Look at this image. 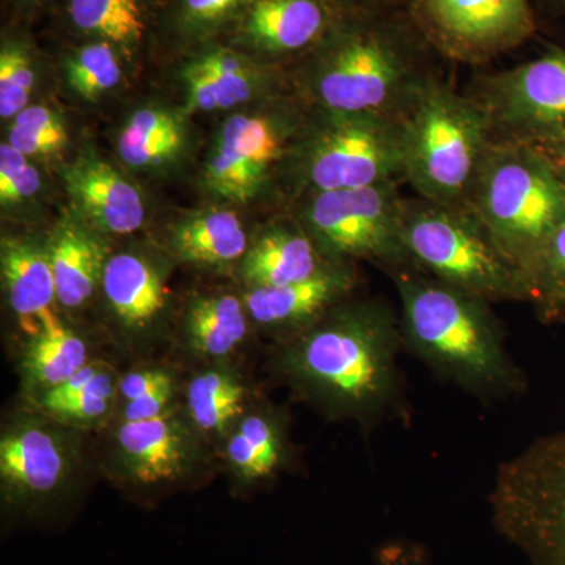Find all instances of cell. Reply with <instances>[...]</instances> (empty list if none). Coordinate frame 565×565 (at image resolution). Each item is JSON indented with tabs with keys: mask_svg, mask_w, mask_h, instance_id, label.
<instances>
[{
	"mask_svg": "<svg viewBox=\"0 0 565 565\" xmlns=\"http://www.w3.org/2000/svg\"><path fill=\"white\" fill-rule=\"evenodd\" d=\"M57 303L65 310L85 307L102 288L107 258L104 245L79 223L66 221L55 228L47 245Z\"/></svg>",
	"mask_w": 565,
	"mask_h": 565,
	"instance_id": "25",
	"label": "cell"
},
{
	"mask_svg": "<svg viewBox=\"0 0 565 565\" xmlns=\"http://www.w3.org/2000/svg\"><path fill=\"white\" fill-rule=\"evenodd\" d=\"M68 141L62 118L46 106H28L13 118L9 143L28 158L58 154Z\"/></svg>",
	"mask_w": 565,
	"mask_h": 565,
	"instance_id": "36",
	"label": "cell"
},
{
	"mask_svg": "<svg viewBox=\"0 0 565 565\" xmlns=\"http://www.w3.org/2000/svg\"><path fill=\"white\" fill-rule=\"evenodd\" d=\"M41 188L40 172L9 141L0 145V203L11 206L32 199Z\"/></svg>",
	"mask_w": 565,
	"mask_h": 565,
	"instance_id": "37",
	"label": "cell"
},
{
	"mask_svg": "<svg viewBox=\"0 0 565 565\" xmlns=\"http://www.w3.org/2000/svg\"><path fill=\"white\" fill-rule=\"evenodd\" d=\"M223 445L226 463L244 487L269 482L291 462L288 419L269 405L248 408Z\"/></svg>",
	"mask_w": 565,
	"mask_h": 565,
	"instance_id": "20",
	"label": "cell"
},
{
	"mask_svg": "<svg viewBox=\"0 0 565 565\" xmlns=\"http://www.w3.org/2000/svg\"><path fill=\"white\" fill-rule=\"evenodd\" d=\"M471 98L484 110L490 136L533 145L565 136V50L479 79Z\"/></svg>",
	"mask_w": 565,
	"mask_h": 565,
	"instance_id": "11",
	"label": "cell"
},
{
	"mask_svg": "<svg viewBox=\"0 0 565 565\" xmlns=\"http://www.w3.org/2000/svg\"><path fill=\"white\" fill-rule=\"evenodd\" d=\"M433 52L405 7L341 13L305 55L299 84L323 114L401 120L435 76Z\"/></svg>",
	"mask_w": 565,
	"mask_h": 565,
	"instance_id": "2",
	"label": "cell"
},
{
	"mask_svg": "<svg viewBox=\"0 0 565 565\" xmlns=\"http://www.w3.org/2000/svg\"><path fill=\"white\" fill-rule=\"evenodd\" d=\"M405 181L430 202L467 204L492 145L484 110L434 76L401 117Z\"/></svg>",
	"mask_w": 565,
	"mask_h": 565,
	"instance_id": "5",
	"label": "cell"
},
{
	"mask_svg": "<svg viewBox=\"0 0 565 565\" xmlns=\"http://www.w3.org/2000/svg\"><path fill=\"white\" fill-rule=\"evenodd\" d=\"M90 362L87 341L54 311L29 334L20 363L22 390L32 399L65 384Z\"/></svg>",
	"mask_w": 565,
	"mask_h": 565,
	"instance_id": "24",
	"label": "cell"
},
{
	"mask_svg": "<svg viewBox=\"0 0 565 565\" xmlns=\"http://www.w3.org/2000/svg\"><path fill=\"white\" fill-rule=\"evenodd\" d=\"M530 302L545 326L565 323V218L539 253L527 275Z\"/></svg>",
	"mask_w": 565,
	"mask_h": 565,
	"instance_id": "34",
	"label": "cell"
},
{
	"mask_svg": "<svg viewBox=\"0 0 565 565\" xmlns=\"http://www.w3.org/2000/svg\"><path fill=\"white\" fill-rule=\"evenodd\" d=\"M118 384L120 375L103 362L90 384L81 392L57 399L39 397L31 403L36 412L70 429H93L103 426L117 412Z\"/></svg>",
	"mask_w": 565,
	"mask_h": 565,
	"instance_id": "31",
	"label": "cell"
},
{
	"mask_svg": "<svg viewBox=\"0 0 565 565\" xmlns=\"http://www.w3.org/2000/svg\"><path fill=\"white\" fill-rule=\"evenodd\" d=\"M250 318L243 300L233 294H206L189 303L184 338L189 351L204 360L226 359L248 334Z\"/></svg>",
	"mask_w": 565,
	"mask_h": 565,
	"instance_id": "27",
	"label": "cell"
},
{
	"mask_svg": "<svg viewBox=\"0 0 565 565\" xmlns=\"http://www.w3.org/2000/svg\"><path fill=\"white\" fill-rule=\"evenodd\" d=\"M3 291L22 329L35 332L41 319L54 313L57 303L47 247L24 237H3L0 245Z\"/></svg>",
	"mask_w": 565,
	"mask_h": 565,
	"instance_id": "22",
	"label": "cell"
},
{
	"mask_svg": "<svg viewBox=\"0 0 565 565\" xmlns=\"http://www.w3.org/2000/svg\"><path fill=\"white\" fill-rule=\"evenodd\" d=\"M308 121L282 107L269 114L233 115L223 125L206 162L210 191L233 203L252 202L275 167L288 162Z\"/></svg>",
	"mask_w": 565,
	"mask_h": 565,
	"instance_id": "13",
	"label": "cell"
},
{
	"mask_svg": "<svg viewBox=\"0 0 565 565\" xmlns=\"http://www.w3.org/2000/svg\"><path fill=\"white\" fill-rule=\"evenodd\" d=\"M533 147L544 156L552 169L555 170L557 178L565 184V136L533 145Z\"/></svg>",
	"mask_w": 565,
	"mask_h": 565,
	"instance_id": "39",
	"label": "cell"
},
{
	"mask_svg": "<svg viewBox=\"0 0 565 565\" xmlns=\"http://www.w3.org/2000/svg\"><path fill=\"white\" fill-rule=\"evenodd\" d=\"M166 0H62L66 29L81 41L115 44L128 58L159 28Z\"/></svg>",
	"mask_w": 565,
	"mask_h": 565,
	"instance_id": "21",
	"label": "cell"
},
{
	"mask_svg": "<svg viewBox=\"0 0 565 565\" xmlns=\"http://www.w3.org/2000/svg\"><path fill=\"white\" fill-rule=\"evenodd\" d=\"M125 61L128 57L109 41L88 40L65 55L63 70L70 87L82 98L95 102L120 84Z\"/></svg>",
	"mask_w": 565,
	"mask_h": 565,
	"instance_id": "32",
	"label": "cell"
},
{
	"mask_svg": "<svg viewBox=\"0 0 565 565\" xmlns=\"http://www.w3.org/2000/svg\"><path fill=\"white\" fill-rule=\"evenodd\" d=\"M177 377L162 366L128 371L118 384V422H145L158 418L174 407Z\"/></svg>",
	"mask_w": 565,
	"mask_h": 565,
	"instance_id": "33",
	"label": "cell"
},
{
	"mask_svg": "<svg viewBox=\"0 0 565 565\" xmlns=\"http://www.w3.org/2000/svg\"><path fill=\"white\" fill-rule=\"evenodd\" d=\"M81 467L73 429L40 412L11 418L0 435L3 514L36 522L57 511Z\"/></svg>",
	"mask_w": 565,
	"mask_h": 565,
	"instance_id": "10",
	"label": "cell"
},
{
	"mask_svg": "<svg viewBox=\"0 0 565 565\" xmlns=\"http://www.w3.org/2000/svg\"><path fill=\"white\" fill-rule=\"evenodd\" d=\"M184 126L170 111L145 107L129 118L118 137V152L134 169H150L172 161L184 147Z\"/></svg>",
	"mask_w": 565,
	"mask_h": 565,
	"instance_id": "29",
	"label": "cell"
},
{
	"mask_svg": "<svg viewBox=\"0 0 565 565\" xmlns=\"http://www.w3.org/2000/svg\"><path fill=\"white\" fill-rule=\"evenodd\" d=\"M359 286L353 263H338L308 280L253 288L244 296L248 318L256 326L285 338L303 332L338 305L351 299Z\"/></svg>",
	"mask_w": 565,
	"mask_h": 565,
	"instance_id": "16",
	"label": "cell"
},
{
	"mask_svg": "<svg viewBox=\"0 0 565 565\" xmlns=\"http://www.w3.org/2000/svg\"><path fill=\"white\" fill-rule=\"evenodd\" d=\"M250 0H166L158 31L180 46L218 41L233 28Z\"/></svg>",
	"mask_w": 565,
	"mask_h": 565,
	"instance_id": "30",
	"label": "cell"
},
{
	"mask_svg": "<svg viewBox=\"0 0 565 565\" xmlns=\"http://www.w3.org/2000/svg\"><path fill=\"white\" fill-rule=\"evenodd\" d=\"M377 565H434L429 550L414 539H392L375 550Z\"/></svg>",
	"mask_w": 565,
	"mask_h": 565,
	"instance_id": "38",
	"label": "cell"
},
{
	"mask_svg": "<svg viewBox=\"0 0 565 565\" xmlns=\"http://www.w3.org/2000/svg\"><path fill=\"white\" fill-rule=\"evenodd\" d=\"M557 7H559L561 11L565 14V0H555Z\"/></svg>",
	"mask_w": 565,
	"mask_h": 565,
	"instance_id": "42",
	"label": "cell"
},
{
	"mask_svg": "<svg viewBox=\"0 0 565 565\" xmlns=\"http://www.w3.org/2000/svg\"><path fill=\"white\" fill-rule=\"evenodd\" d=\"M329 0H250L234 22L230 46L282 61L313 51L340 18Z\"/></svg>",
	"mask_w": 565,
	"mask_h": 565,
	"instance_id": "15",
	"label": "cell"
},
{
	"mask_svg": "<svg viewBox=\"0 0 565 565\" xmlns=\"http://www.w3.org/2000/svg\"><path fill=\"white\" fill-rule=\"evenodd\" d=\"M66 191L84 221L102 233L131 234L147 218L136 185L102 159L79 158L63 170Z\"/></svg>",
	"mask_w": 565,
	"mask_h": 565,
	"instance_id": "18",
	"label": "cell"
},
{
	"mask_svg": "<svg viewBox=\"0 0 565 565\" xmlns=\"http://www.w3.org/2000/svg\"><path fill=\"white\" fill-rule=\"evenodd\" d=\"M408 14L437 54L484 63L535 33L530 0H407Z\"/></svg>",
	"mask_w": 565,
	"mask_h": 565,
	"instance_id": "12",
	"label": "cell"
},
{
	"mask_svg": "<svg viewBox=\"0 0 565 565\" xmlns=\"http://www.w3.org/2000/svg\"><path fill=\"white\" fill-rule=\"evenodd\" d=\"M204 438L184 408L145 422H118L111 438L115 470L125 484L158 490L181 484L206 459Z\"/></svg>",
	"mask_w": 565,
	"mask_h": 565,
	"instance_id": "14",
	"label": "cell"
},
{
	"mask_svg": "<svg viewBox=\"0 0 565 565\" xmlns=\"http://www.w3.org/2000/svg\"><path fill=\"white\" fill-rule=\"evenodd\" d=\"M35 63L28 41L3 35L0 47V117L10 120L29 106L35 85Z\"/></svg>",
	"mask_w": 565,
	"mask_h": 565,
	"instance_id": "35",
	"label": "cell"
},
{
	"mask_svg": "<svg viewBox=\"0 0 565 565\" xmlns=\"http://www.w3.org/2000/svg\"><path fill=\"white\" fill-rule=\"evenodd\" d=\"M467 206L489 228L527 286L539 253L565 218V184L534 147L492 141Z\"/></svg>",
	"mask_w": 565,
	"mask_h": 565,
	"instance_id": "4",
	"label": "cell"
},
{
	"mask_svg": "<svg viewBox=\"0 0 565 565\" xmlns=\"http://www.w3.org/2000/svg\"><path fill=\"white\" fill-rule=\"evenodd\" d=\"M172 250L181 262L222 269L244 258L248 237L232 211H207L177 226Z\"/></svg>",
	"mask_w": 565,
	"mask_h": 565,
	"instance_id": "28",
	"label": "cell"
},
{
	"mask_svg": "<svg viewBox=\"0 0 565 565\" xmlns=\"http://www.w3.org/2000/svg\"><path fill=\"white\" fill-rule=\"evenodd\" d=\"M102 289L111 313L129 333L150 330L166 307L161 270L137 253H118L107 259Z\"/></svg>",
	"mask_w": 565,
	"mask_h": 565,
	"instance_id": "23",
	"label": "cell"
},
{
	"mask_svg": "<svg viewBox=\"0 0 565 565\" xmlns=\"http://www.w3.org/2000/svg\"><path fill=\"white\" fill-rule=\"evenodd\" d=\"M288 163L305 193L405 181L403 122L319 111Z\"/></svg>",
	"mask_w": 565,
	"mask_h": 565,
	"instance_id": "8",
	"label": "cell"
},
{
	"mask_svg": "<svg viewBox=\"0 0 565 565\" xmlns=\"http://www.w3.org/2000/svg\"><path fill=\"white\" fill-rule=\"evenodd\" d=\"M403 244L418 273L487 302H530L523 275L467 204L405 199Z\"/></svg>",
	"mask_w": 565,
	"mask_h": 565,
	"instance_id": "6",
	"label": "cell"
},
{
	"mask_svg": "<svg viewBox=\"0 0 565 565\" xmlns=\"http://www.w3.org/2000/svg\"><path fill=\"white\" fill-rule=\"evenodd\" d=\"M302 223H278L248 245L241 275L247 288H277L315 277L334 264Z\"/></svg>",
	"mask_w": 565,
	"mask_h": 565,
	"instance_id": "19",
	"label": "cell"
},
{
	"mask_svg": "<svg viewBox=\"0 0 565 565\" xmlns=\"http://www.w3.org/2000/svg\"><path fill=\"white\" fill-rule=\"evenodd\" d=\"M270 74L273 68L222 41L193 47L181 71L192 111L226 110L248 103Z\"/></svg>",
	"mask_w": 565,
	"mask_h": 565,
	"instance_id": "17",
	"label": "cell"
},
{
	"mask_svg": "<svg viewBox=\"0 0 565 565\" xmlns=\"http://www.w3.org/2000/svg\"><path fill=\"white\" fill-rule=\"evenodd\" d=\"M248 388L228 366L193 375L185 388L184 412L204 441H225L248 412Z\"/></svg>",
	"mask_w": 565,
	"mask_h": 565,
	"instance_id": "26",
	"label": "cell"
},
{
	"mask_svg": "<svg viewBox=\"0 0 565 565\" xmlns=\"http://www.w3.org/2000/svg\"><path fill=\"white\" fill-rule=\"evenodd\" d=\"M489 505L494 533L527 565H565V430L500 463Z\"/></svg>",
	"mask_w": 565,
	"mask_h": 565,
	"instance_id": "7",
	"label": "cell"
},
{
	"mask_svg": "<svg viewBox=\"0 0 565 565\" xmlns=\"http://www.w3.org/2000/svg\"><path fill=\"white\" fill-rule=\"evenodd\" d=\"M57 2H62V0H14V9L18 13L31 17L36 11L47 9Z\"/></svg>",
	"mask_w": 565,
	"mask_h": 565,
	"instance_id": "41",
	"label": "cell"
},
{
	"mask_svg": "<svg viewBox=\"0 0 565 565\" xmlns=\"http://www.w3.org/2000/svg\"><path fill=\"white\" fill-rule=\"evenodd\" d=\"M403 349L392 305L348 299L281 340L274 366L292 393L322 415L373 429L385 419L411 423L397 366Z\"/></svg>",
	"mask_w": 565,
	"mask_h": 565,
	"instance_id": "1",
	"label": "cell"
},
{
	"mask_svg": "<svg viewBox=\"0 0 565 565\" xmlns=\"http://www.w3.org/2000/svg\"><path fill=\"white\" fill-rule=\"evenodd\" d=\"M340 13L352 11L381 10L390 7H405L407 0H329Z\"/></svg>",
	"mask_w": 565,
	"mask_h": 565,
	"instance_id": "40",
	"label": "cell"
},
{
	"mask_svg": "<svg viewBox=\"0 0 565 565\" xmlns=\"http://www.w3.org/2000/svg\"><path fill=\"white\" fill-rule=\"evenodd\" d=\"M401 182L307 193L299 222L334 262H367L390 278L416 270L403 244Z\"/></svg>",
	"mask_w": 565,
	"mask_h": 565,
	"instance_id": "9",
	"label": "cell"
},
{
	"mask_svg": "<svg viewBox=\"0 0 565 565\" xmlns=\"http://www.w3.org/2000/svg\"><path fill=\"white\" fill-rule=\"evenodd\" d=\"M392 280L399 294L405 351L486 403L526 392V375L505 349L492 303L418 270Z\"/></svg>",
	"mask_w": 565,
	"mask_h": 565,
	"instance_id": "3",
	"label": "cell"
}]
</instances>
